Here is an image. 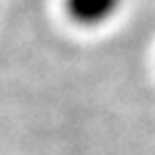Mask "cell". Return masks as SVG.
<instances>
[{
    "label": "cell",
    "mask_w": 155,
    "mask_h": 155,
    "mask_svg": "<svg viewBox=\"0 0 155 155\" xmlns=\"http://www.w3.org/2000/svg\"><path fill=\"white\" fill-rule=\"evenodd\" d=\"M122 0H64L67 16L80 27H100L117 13Z\"/></svg>",
    "instance_id": "6da1fadb"
}]
</instances>
